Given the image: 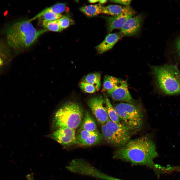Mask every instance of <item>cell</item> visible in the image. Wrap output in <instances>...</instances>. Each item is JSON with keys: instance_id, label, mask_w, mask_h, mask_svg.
Masks as SVG:
<instances>
[{"instance_id": "cell-6", "label": "cell", "mask_w": 180, "mask_h": 180, "mask_svg": "<svg viewBox=\"0 0 180 180\" xmlns=\"http://www.w3.org/2000/svg\"><path fill=\"white\" fill-rule=\"evenodd\" d=\"M114 107L122 123L136 132L142 128L143 114L138 104L122 102L116 104Z\"/></svg>"}, {"instance_id": "cell-27", "label": "cell", "mask_w": 180, "mask_h": 180, "mask_svg": "<svg viewBox=\"0 0 180 180\" xmlns=\"http://www.w3.org/2000/svg\"><path fill=\"white\" fill-rule=\"evenodd\" d=\"M174 46L175 52L180 58V36L175 40Z\"/></svg>"}, {"instance_id": "cell-20", "label": "cell", "mask_w": 180, "mask_h": 180, "mask_svg": "<svg viewBox=\"0 0 180 180\" xmlns=\"http://www.w3.org/2000/svg\"><path fill=\"white\" fill-rule=\"evenodd\" d=\"M122 80L115 77L106 75L104 78L102 92L110 90L115 87Z\"/></svg>"}, {"instance_id": "cell-23", "label": "cell", "mask_w": 180, "mask_h": 180, "mask_svg": "<svg viewBox=\"0 0 180 180\" xmlns=\"http://www.w3.org/2000/svg\"><path fill=\"white\" fill-rule=\"evenodd\" d=\"M42 25L48 30L59 32L62 30L59 25L58 19L51 21L43 20Z\"/></svg>"}, {"instance_id": "cell-29", "label": "cell", "mask_w": 180, "mask_h": 180, "mask_svg": "<svg viewBox=\"0 0 180 180\" xmlns=\"http://www.w3.org/2000/svg\"><path fill=\"white\" fill-rule=\"evenodd\" d=\"M27 180H34L33 174H29L26 176Z\"/></svg>"}, {"instance_id": "cell-7", "label": "cell", "mask_w": 180, "mask_h": 180, "mask_svg": "<svg viewBox=\"0 0 180 180\" xmlns=\"http://www.w3.org/2000/svg\"><path fill=\"white\" fill-rule=\"evenodd\" d=\"M88 104L97 121L102 125L110 120L104 98L101 96L92 98L89 100Z\"/></svg>"}, {"instance_id": "cell-15", "label": "cell", "mask_w": 180, "mask_h": 180, "mask_svg": "<svg viewBox=\"0 0 180 180\" xmlns=\"http://www.w3.org/2000/svg\"><path fill=\"white\" fill-rule=\"evenodd\" d=\"M68 9L66 4L57 3L44 9L35 16L29 20V21L30 22L33 20L40 18L42 14L46 12H50L56 14H60L65 11H68Z\"/></svg>"}, {"instance_id": "cell-17", "label": "cell", "mask_w": 180, "mask_h": 180, "mask_svg": "<svg viewBox=\"0 0 180 180\" xmlns=\"http://www.w3.org/2000/svg\"><path fill=\"white\" fill-rule=\"evenodd\" d=\"M80 129L90 132H99L95 121L88 111L86 112Z\"/></svg>"}, {"instance_id": "cell-1", "label": "cell", "mask_w": 180, "mask_h": 180, "mask_svg": "<svg viewBox=\"0 0 180 180\" xmlns=\"http://www.w3.org/2000/svg\"><path fill=\"white\" fill-rule=\"evenodd\" d=\"M158 156L156 144L150 135L130 140L114 152L113 158L129 162L132 165L156 167L154 159Z\"/></svg>"}, {"instance_id": "cell-19", "label": "cell", "mask_w": 180, "mask_h": 180, "mask_svg": "<svg viewBox=\"0 0 180 180\" xmlns=\"http://www.w3.org/2000/svg\"><path fill=\"white\" fill-rule=\"evenodd\" d=\"M128 6H124L118 5H109L102 7L101 13L112 16L117 15L126 10Z\"/></svg>"}, {"instance_id": "cell-16", "label": "cell", "mask_w": 180, "mask_h": 180, "mask_svg": "<svg viewBox=\"0 0 180 180\" xmlns=\"http://www.w3.org/2000/svg\"><path fill=\"white\" fill-rule=\"evenodd\" d=\"M11 49L6 42L0 40V62L7 64L12 59Z\"/></svg>"}, {"instance_id": "cell-14", "label": "cell", "mask_w": 180, "mask_h": 180, "mask_svg": "<svg viewBox=\"0 0 180 180\" xmlns=\"http://www.w3.org/2000/svg\"><path fill=\"white\" fill-rule=\"evenodd\" d=\"M122 36L120 32L109 34L103 41L96 47L98 53H103L112 49Z\"/></svg>"}, {"instance_id": "cell-30", "label": "cell", "mask_w": 180, "mask_h": 180, "mask_svg": "<svg viewBox=\"0 0 180 180\" xmlns=\"http://www.w3.org/2000/svg\"><path fill=\"white\" fill-rule=\"evenodd\" d=\"M6 65V64L4 63L0 62V72L2 70V68Z\"/></svg>"}, {"instance_id": "cell-8", "label": "cell", "mask_w": 180, "mask_h": 180, "mask_svg": "<svg viewBox=\"0 0 180 180\" xmlns=\"http://www.w3.org/2000/svg\"><path fill=\"white\" fill-rule=\"evenodd\" d=\"M74 171L75 173L92 176L102 180H108L110 177L82 159L76 162L74 166Z\"/></svg>"}, {"instance_id": "cell-10", "label": "cell", "mask_w": 180, "mask_h": 180, "mask_svg": "<svg viewBox=\"0 0 180 180\" xmlns=\"http://www.w3.org/2000/svg\"><path fill=\"white\" fill-rule=\"evenodd\" d=\"M107 92L115 101H124L135 105L138 104L131 95L126 81L122 80L115 87Z\"/></svg>"}, {"instance_id": "cell-28", "label": "cell", "mask_w": 180, "mask_h": 180, "mask_svg": "<svg viewBox=\"0 0 180 180\" xmlns=\"http://www.w3.org/2000/svg\"><path fill=\"white\" fill-rule=\"evenodd\" d=\"M111 2L120 4L125 5L126 6H129L131 2V0H111Z\"/></svg>"}, {"instance_id": "cell-33", "label": "cell", "mask_w": 180, "mask_h": 180, "mask_svg": "<svg viewBox=\"0 0 180 180\" xmlns=\"http://www.w3.org/2000/svg\"><path fill=\"white\" fill-rule=\"evenodd\" d=\"M112 180H121L119 178H116L114 177H113Z\"/></svg>"}, {"instance_id": "cell-2", "label": "cell", "mask_w": 180, "mask_h": 180, "mask_svg": "<svg viewBox=\"0 0 180 180\" xmlns=\"http://www.w3.org/2000/svg\"><path fill=\"white\" fill-rule=\"evenodd\" d=\"M4 30L8 44L15 52H18L30 47L48 30H37L29 20H25L8 24Z\"/></svg>"}, {"instance_id": "cell-5", "label": "cell", "mask_w": 180, "mask_h": 180, "mask_svg": "<svg viewBox=\"0 0 180 180\" xmlns=\"http://www.w3.org/2000/svg\"><path fill=\"white\" fill-rule=\"evenodd\" d=\"M101 130L102 138L106 142L120 147L128 143L136 132L122 122L117 123L110 119L102 125Z\"/></svg>"}, {"instance_id": "cell-22", "label": "cell", "mask_w": 180, "mask_h": 180, "mask_svg": "<svg viewBox=\"0 0 180 180\" xmlns=\"http://www.w3.org/2000/svg\"><path fill=\"white\" fill-rule=\"evenodd\" d=\"M104 98L106 102L107 113L110 119L116 123H120L119 118L109 99L106 96Z\"/></svg>"}, {"instance_id": "cell-9", "label": "cell", "mask_w": 180, "mask_h": 180, "mask_svg": "<svg viewBox=\"0 0 180 180\" xmlns=\"http://www.w3.org/2000/svg\"><path fill=\"white\" fill-rule=\"evenodd\" d=\"M49 136L50 138L64 146L76 144V136L75 130L68 128H58Z\"/></svg>"}, {"instance_id": "cell-21", "label": "cell", "mask_w": 180, "mask_h": 180, "mask_svg": "<svg viewBox=\"0 0 180 180\" xmlns=\"http://www.w3.org/2000/svg\"><path fill=\"white\" fill-rule=\"evenodd\" d=\"M82 81L93 85L98 91L100 86L101 74L99 72L90 73L85 76Z\"/></svg>"}, {"instance_id": "cell-26", "label": "cell", "mask_w": 180, "mask_h": 180, "mask_svg": "<svg viewBox=\"0 0 180 180\" xmlns=\"http://www.w3.org/2000/svg\"><path fill=\"white\" fill-rule=\"evenodd\" d=\"M80 86L82 90L87 93H93L97 91L94 86L83 81L80 82Z\"/></svg>"}, {"instance_id": "cell-31", "label": "cell", "mask_w": 180, "mask_h": 180, "mask_svg": "<svg viewBox=\"0 0 180 180\" xmlns=\"http://www.w3.org/2000/svg\"><path fill=\"white\" fill-rule=\"evenodd\" d=\"M108 0H99L98 2H99L100 4H102L106 2Z\"/></svg>"}, {"instance_id": "cell-11", "label": "cell", "mask_w": 180, "mask_h": 180, "mask_svg": "<svg viewBox=\"0 0 180 180\" xmlns=\"http://www.w3.org/2000/svg\"><path fill=\"white\" fill-rule=\"evenodd\" d=\"M134 10L129 6L127 9L118 14L108 17L107 26L109 32L114 30L121 28L127 20L134 15Z\"/></svg>"}, {"instance_id": "cell-25", "label": "cell", "mask_w": 180, "mask_h": 180, "mask_svg": "<svg viewBox=\"0 0 180 180\" xmlns=\"http://www.w3.org/2000/svg\"><path fill=\"white\" fill-rule=\"evenodd\" d=\"M62 16L60 14L47 12L44 13L40 18H42L43 20L51 21L58 19Z\"/></svg>"}, {"instance_id": "cell-32", "label": "cell", "mask_w": 180, "mask_h": 180, "mask_svg": "<svg viewBox=\"0 0 180 180\" xmlns=\"http://www.w3.org/2000/svg\"><path fill=\"white\" fill-rule=\"evenodd\" d=\"M99 0H88V1L90 3H94L98 2Z\"/></svg>"}, {"instance_id": "cell-12", "label": "cell", "mask_w": 180, "mask_h": 180, "mask_svg": "<svg viewBox=\"0 0 180 180\" xmlns=\"http://www.w3.org/2000/svg\"><path fill=\"white\" fill-rule=\"evenodd\" d=\"M76 138V144L84 146L96 144L100 142L103 138L99 132H90L80 129Z\"/></svg>"}, {"instance_id": "cell-24", "label": "cell", "mask_w": 180, "mask_h": 180, "mask_svg": "<svg viewBox=\"0 0 180 180\" xmlns=\"http://www.w3.org/2000/svg\"><path fill=\"white\" fill-rule=\"evenodd\" d=\"M58 20L59 25L62 30L74 24V23L73 20L65 16L58 19Z\"/></svg>"}, {"instance_id": "cell-13", "label": "cell", "mask_w": 180, "mask_h": 180, "mask_svg": "<svg viewBox=\"0 0 180 180\" xmlns=\"http://www.w3.org/2000/svg\"><path fill=\"white\" fill-rule=\"evenodd\" d=\"M143 18L142 14L129 18L120 29V33L123 36H128L136 34L140 30Z\"/></svg>"}, {"instance_id": "cell-18", "label": "cell", "mask_w": 180, "mask_h": 180, "mask_svg": "<svg viewBox=\"0 0 180 180\" xmlns=\"http://www.w3.org/2000/svg\"><path fill=\"white\" fill-rule=\"evenodd\" d=\"M103 6L101 4L86 6L80 8V11L87 16L92 17L101 13Z\"/></svg>"}, {"instance_id": "cell-3", "label": "cell", "mask_w": 180, "mask_h": 180, "mask_svg": "<svg viewBox=\"0 0 180 180\" xmlns=\"http://www.w3.org/2000/svg\"><path fill=\"white\" fill-rule=\"evenodd\" d=\"M160 91L167 95L180 94V72L170 64L151 67Z\"/></svg>"}, {"instance_id": "cell-4", "label": "cell", "mask_w": 180, "mask_h": 180, "mask_svg": "<svg viewBox=\"0 0 180 180\" xmlns=\"http://www.w3.org/2000/svg\"><path fill=\"white\" fill-rule=\"evenodd\" d=\"M82 109L77 103L69 102L61 106L56 112L53 124L57 128L67 127L75 130L82 124Z\"/></svg>"}]
</instances>
